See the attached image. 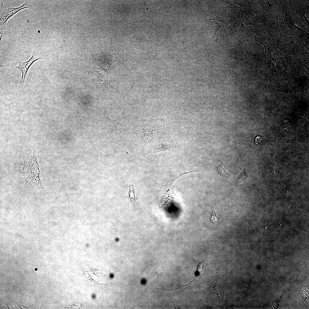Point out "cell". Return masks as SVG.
Instances as JSON below:
<instances>
[{
	"mask_svg": "<svg viewBox=\"0 0 309 309\" xmlns=\"http://www.w3.org/2000/svg\"><path fill=\"white\" fill-rule=\"evenodd\" d=\"M283 295V294L281 296V298H280L278 300V299L277 301H276L275 302V303H274L275 304H274V305L275 306H276V308H277L278 307V306H279V304H280V302L281 300V298H282V296Z\"/></svg>",
	"mask_w": 309,
	"mask_h": 309,
	"instance_id": "cell-16",
	"label": "cell"
},
{
	"mask_svg": "<svg viewBox=\"0 0 309 309\" xmlns=\"http://www.w3.org/2000/svg\"><path fill=\"white\" fill-rule=\"evenodd\" d=\"M26 8L36 10L33 5L28 3L27 0L25 1L24 4L16 7H8L2 1L0 18L1 38L6 30L7 23L9 19L21 10Z\"/></svg>",
	"mask_w": 309,
	"mask_h": 309,
	"instance_id": "cell-2",
	"label": "cell"
},
{
	"mask_svg": "<svg viewBox=\"0 0 309 309\" xmlns=\"http://www.w3.org/2000/svg\"><path fill=\"white\" fill-rule=\"evenodd\" d=\"M290 33L300 38L302 40L308 39V34L294 23L291 24L290 29Z\"/></svg>",
	"mask_w": 309,
	"mask_h": 309,
	"instance_id": "cell-5",
	"label": "cell"
},
{
	"mask_svg": "<svg viewBox=\"0 0 309 309\" xmlns=\"http://www.w3.org/2000/svg\"><path fill=\"white\" fill-rule=\"evenodd\" d=\"M98 78L100 84L103 88H105L107 86V76L102 73H98Z\"/></svg>",
	"mask_w": 309,
	"mask_h": 309,
	"instance_id": "cell-12",
	"label": "cell"
},
{
	"mask_svg": "<svg viewBox=\"0 0 309 309\" xmlns=\"http://www.w3.org/2000/svg\"><path fill=\"white\" fill-rule=\"evenodd\" d=\"M110 53H104L97 58V62L101 67H109L113 59Z\"/></svg>",
	"mask_w": 309,
	"mask_h": 309,
	"instance_id": "cell-6",
	"label": "cell"
},
{
	"mask_svg": "<svg viewBox=\"0 0 309 309\" xmlns=\"http://www.w3.org/2000/svg\"><path fill=\"white\" fill-rule=\"evenodd\" d=\"M256 16L255 15L250 11H247L244 13L243 19L247 25L253 24L255 21Z\"/></svg>",
	"mask_w": 309,
	"mask_h": 309,
	"instance_id": "cell-8",
	"label": "cell"
},
{
	"mask_svg": "<svg viewBox=\"0 0 309 309\" xmlns=\"http://www.w3.org/2000/svg\"><path fill=\"white\" fill-rule=\"evenodd\" d=\"M299 25L304 29L309 32V21L306 17L305 14L300 16L298 20Z\"/></svg>",
	"mask_w": 309,
	"mask_h": 309,
	"instance_id": "cell-10",
	"label": "cell"
},
{
	"mask_svg": "<svg viewBox=\"0 0 309 309\" xmlns=\"http://www.w3.org/2000/svg\"><path fill=\"white\" fill-rule=\"evenodd\" d=\"M44 59V58L38 50L34 49L32 55L29 59L25 62L19 61L18 65L17 66H12L10 63L5 65L1 64L0 66L1 67H10L19 69L21 72L20 83L21 85H23L27 71L33 64L37 60Z\"/></svg>",
	"mask_w": 309,
	"mask_h": 309,
	"instance_id": "cell-3",
	"label": "cell"
},
{
	"mask_svg": "<svg viewBox=\"0 0 309 309\" xmlns=\"http://www.w3.org/2000/svg\"><path fill=\"white\" fill-rule=\"evenodd\" d=\"M306 51L302 47L297 46L295 47L294 49V55L298 59H301L304 58L305 57Z\"/></svg>",
	"mask_w": 309,
	"mask_h": 309,
	"instance_id": "cell-9",
	"label": "cell"
},
{
	"mask_svg": "<svg viewBox=\"0 0 309 309\" xmlns=\"http://www.w3.org/2000/svg\"><path fill=\"white\" fill-rule=\"evenodd\" d=\"M210 219L211 222L213 224L217 223L218 219H220L218 217L216 216V213L214 211V207L213 208L211 212Z\"/></svg>",
	"mask_w": 309,
	"mask_h": 309,
	"instance_id": "cell-13",
	"label": "cell"
},
{
	"mask_svg": "<svg viewBox=\"0 0 309 309\" xmlns=\"http://www.w3.org/2000/svg\"><path fill=\"white\" fill-rule=\"evenodd\" d=\"M92 297L93 299L95 298V295L94 294H93L92 295Z\"/></svg>",
	"mask_w": 309,
	"mask_h": 309,
	"instance_id": "cell-17",
	"label": "cell"
},
{
	"mask_svg": "<svg viewBox=\"0 0 309 309\" xmlns=\"http://www.w3.org/2000/svg\"><path fill=\"white\" fill-rule=\"evenodd\" d=\"M262 1V5L263 10L268 11L271 9L274 5L270 3L268 0H266Z\"/></svg>",
	"mask_w": 309,
	"mask_h": 309,
	"instance_id": "cell-14",
	"label": "cell"
},
{
	"mask_svg": "<svg viewBox=\"0 0 309 309\" xmlns=\"http://www.w3.org/2000/svg\"><path fill=\"white\" fill-rule=\"evenodd\" d=\"M23 176L25 180L33 189L43 188L36 152L33 148L30 149L25 160Z\"/></svg>",
	"mask_w": 309,
	"mask_h": 309,
	"instance_id": "cell-1",
	"label": "cell"
},
{
	"mask_svg": "<svg viewBox=\"0 0 309 309\" xmlns=\"http://www.w3.org/2000/svg\"><path fill=\"white\" fill-rule=\"evenodd\" d=\"M205 258H204V259L203 260L201 261H199V259H198V261H199L198 264V266H197V274H199H199H200L199 273H200V272H201V270L202 268V265H203V263H204V260H205V258L206 252H205Z\"/></svg>",
	"mask_w": 309,
	"mask_h": 309,
	"instance_id": "cell-15",
	"label": "cell"
},
{
	"mask_svg": "<svg viewBox=\"0 0 309 309\" xmlns=\"http://www.w3.org/2000/svg\"><path fill=\"white\" fill-rule=\"evenodd\" d=\"M217 169L218 174L223 178L227 179L230 176V175L225 171L222 165H219Z\"/></svg>",
	"mask_w": 309,
	"mask_h": 309,
	"instance_id": "cell-11",
	"label": "cell"
},
{
	"mask_svg": "<svg viewBox=\"0 0 309 309\" xmlns=\"http://www.w3.org/2000/svg\"><path fill=\"white\" fill-rule=\"evenodd\" d=\"M213 39H215L216 33L219 29L222 27L218 22L216 21H210L204 24Z\"/></svg>",
	"mask_w": 309,
	"mask_h": 309,
	"instance_id": "cell-7",
	"label": "cell"
},
{
	"mask_svg": "<svg viewBox=\"0 0 309 309\" xmlns=\"http://www.w3.org/2000/svg\"><path fill=\"white\" fill-rule=\"evenodd\" d=\"M251 35L254 37L255 41L263 46L265 49V53L266 55L270 56L280 53L277 50L275 40L272 37L267 36L260 38Z\"/></svg>",
	"mask_w": 309,
	"mask_h": 309,
	"instance_id": "cell-4",
	"label": "cell"
}]
</instances>
